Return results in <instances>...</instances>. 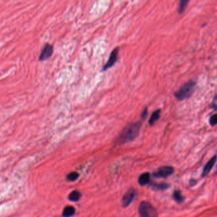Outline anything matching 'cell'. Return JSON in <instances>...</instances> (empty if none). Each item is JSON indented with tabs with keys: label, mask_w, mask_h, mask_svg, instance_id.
<instances>
[{
	"label": "cell",
	"mask_w": 217,
	"mask_h": 217,
	"mask_svg": "<svg viewBox=\"0 0 217 217\" xmlns=\"http://www.w3.org/2000/svg\"><path fill=\"white\" fill-rule=\"evenodd\" d=\"M141 126L142 123L140 122L131 123L126 126L117 138L116 143L118 145H123L135 139L140 133Z\"/></svg>",
	"instance_id": "1"
},
{
	"label": "cell",
	"mask_w": 217,
	"mask_h": 217,
	"mask_svg": "<svg viewBox=\"0 0 217 217\" xmlns=\"http://www.w3.org/2000/svg\"><path fill=\"white\" fill-rule=\"evenodd\" d=\"M196 83L194 81H189L181 86L175 93V96L178 101H183L189 98L193 94Z\"/></svg>",
	"instance_id": "2"
},
{
	"label": "cell",
	"mask_w": 217,
	"mask_h": 217,
	"mask_svg": "<svg viewBox=\"0 0 217 217\" xmlns=\"http://www.w3.org/2000/svg\"><path fill=\"white\" fill-rule=\"evenodd\" d=\"M138 212L141 216L142 217H156L158 216L157 211L154 206L147 201H142L140 203Z\"/></svg>",
	"instance_id": "3"
},
{
	"label": "cell",
	"mask_w": 217,
	"mask_h": 217,
	"mask_svg": "<svg viewBox=\"0 0 217 217\" xmlns=\"http://www.w3.org/2000/svg\"><path fill=\"white\" fill-rule=\"evenodd\" d=\"M119 49L118 47L115 48L113 51L110 53L109 59L105 63V64L103 66L102 68V72H105V71H107L109 68H112L113 66L116 63L118 60V55H119Z\"/></svg>",
	"instance_id": "4"
},
{
	"label": "cell",
	"mask_w": 217,
	"mask_h": 217,
	"mask_svg": "<svg viewBox=\"0 0 217 217\" xmlns=\"http://www.w3.org/2000/svg\"><path fill=\"white\" fill-rule=\"evenodd\" d=\"M174 173V168L171 166H163L159 168L153 173V176L156 178H167L172 175Z\"/></svg>",
	"instance_id": "5"
},
{
	"label": "cell",
	"mask_w": 217,
	"mask_h": 217,
	"mask_svg": "<svg viewBox=\"0 0 217 217\" xmlns=\"http://www.w3.org/2000/svg\"><path fill=\"white\" fill-rule=\"evenodd\" d=\"M53 53V47L51 44L48 43H46L41 50V52L39 55V60L41 62L47 60L52 57Z\"/></svg>",
	"instance_id": "6"
},
{
	"label": "cell",
	"mask_w": 217,
	"mask_h": 217,
	"mask_svg": "<svg viewBox=\"0 0 217 217\" xmlns=\"http://www.w3.org/2000/svg\"><path fill=\"white\" fill-rule=\"evenodd\" d=\"M136 190L133 188L130 189L126 193L122 199V205L124 208H127L131 203H132V201L135 199L136 196Z\"/></svg>",
	"instance_id": "7"
},
{
	"label": "cell",
	"mask_w": 217,
	"mask_h": 217,
	"mask_svg": "<svg viewBox=\"0 0 217 217\" xmlns=\"http://www.w3.org/2000/svg\"><path fill=\"white\" fill-rule=\"evenodd\" d=\"M216 159H217V156L215 155L208 161V163L205 165L204 168L203 169V173H202V177H205L206 175H208L210 173L211 169L213 168V166L216 163Z\"/></svg>",
	"instance_id": "8"
},
{
	"label": "cell",
	"mask_w": 217,
	"mask_h": 217,
	"mask_svg": "<svg viewBox=\"0 0 217 217\" xmlns=\"http://www.w3.org/2000/svg\"><path fill=\"white\" fill-rule=\"evenodd\" d=\"M150 181V174L149 173H144L139 176L138 183L141 186L147 185Z\"/></svg>",
	"instance_id": "9"
},
{
	"label": "cell",
	"mask_w": 217,
	"mask_h": 217,
	"mask_svg": "<svg viewBox=\"0 0 217 217\" xmlns=\"http://www.w3.org/2000/svg\"><path fill=\"white\" fill-rule=\"evenodd\" d=\"M81 194L77 190H74L71 192L68 196L69 199L73 202L78 201L81 199Z\"/></svg>",
	"instance_id": "10"
},
{
	"label": "cell",
	"mask_w": 217,
	"mask_h": 217,
	"mask_svg": "<svg viewBox=\"0 0 217 217\" xmlns=\"http://www.w3.org/2000/svg\"><path fill=\"white\" fill-rule=\"evenodd\" d=\"M160 113H161L160 110H156L153 113L152 115L150 116V118L149 119V123L150 125H153L156 122V121L159 119Z\"/></svg>",
	"instance_id": "11"
},
{
	"label": "cell",
	"mask_w": 217,
	"mask_h": 217,
	"mask_svg": "<svg viewBox=\"0 0 217 217\" xmlns=\"http://www.w3.org/2000/svg\"><path fill=\"white\" fill-rule=\"evenodd\" d=\"M189 1L190 0H180L178 8V12L179 13H183L184 12L187 7Z\"/></svg>",
	"instance_id": "12"
},
{
	"label": "cell",
	"mask_w": 217,
	"mask_h": 217,
	"mask_svg": "<svg viewBox=\"0 0 217 217\" xmlns=\"http://www.w3.org/2000/svg\"><path fill=\"white\" fill-rule=\"evenodd\" d=\"M75 213V209L71 206H67L63 210L62 215L64 216H71Z\"/></svg>",
	"instance_id": "13"
},
{
	"label": "cell",
	"mask_w": 217,
	"mask_h": 217,
	"mask_svg": "<svg viewBox=\"0 0 217 217\" xmlns=\"http://www.w3.org/2000/svg\"><path fill=\"white\" fill-rule=\"evenodd\" d=\"M173 198L176 203H183L185 199L183 195H181V192L180 190H175L174 191V192L173 194Z\"/></svg>",
	"instance_id": "14"
},
{
	"label": "cell",
	"mask_w": 217,
	"mask_h": 217,
	"mask_svg": "<svg viewBox=\"0 0 217 217\" xmlns=\"http://www.w3.org/2000/svg\"><path fill=\"white\" fill-rule=\"evenodd\" d=\"M79 177V174L77 172H72L67 176V180L69 181H74Z\"/></svg>",
	"instance_id": "15"
},
{
	"label": "cell",
	"mask_w": 217,
	"mask_h": 217,
	"mask_svg": "<svg viewBox=\"0 0 217 217\" xmlns=\"http://www.w3.org/2000/svg\"><path fill=\"white\" fill-rule=\"evenodd\" d=\"M170 185L167 183H160V184H154L153 187L158 190H166L169 188Z\"/></svg>",
	"instance_id": "16"
},
{
	"label": "cell",
	"mask_w": 217,
	"mask_h": 217,
	"mask_svg": "<svg viewBox=\"0 0 217 217\" xmlns=\"http://www.w3.org/2000/svg\"><path fill=\"white\" fill-rule=\"evenodd\" d=\"M210 124L211 125L214 126L217 124V114L212 115L210 119Z\"/></svg>",
	"instance_id": "17"
},
{
	"label": "cell",
	"mask_w": 217,
	"mask_h": 217,
	"mask_svg": "<svg viewBox=\"0 0 217 217\" xmlns=\"http://www.w3.org/2000/svg\"><path fill=\"white\" fill-rule=\"evenodd\" d=\"M147 113H148V112H147V108H145L144 110V111H143V112H142V115H141V118H142L143 120L145 119V118L147 117Z\"/></svg>",
	"instance_id": "18"
},
{
	"label": "cell",
	"mask_w": 217,
	"mask_h": 217,
	"mask_svg": "<svg viewBox=\"0 0 217 217\" xmlns=\"http://www.w3.org/2000/svg\"><path fill=\"white\" fill-rule=\"evenodd\" d=\"M212 108H213V109H214L215 110H217V105L213 104V106H212Z\"/></svg>",
	"instance_id": "19"
},
{
	"label": "cell",
	"mask_w": 217,
	"mask_h": 217,
	"mask_svg": "<svg viewBox=\"0 0 217 217\" xmlns=\"http://www.w3.org/2000/svg\"><path fill=\"white\" fill-rule=\"evenodd\" d=\"M215 99H217V95L215 97Z\"/></svg>",
	"instance_id": "20"
}]
</instances>
